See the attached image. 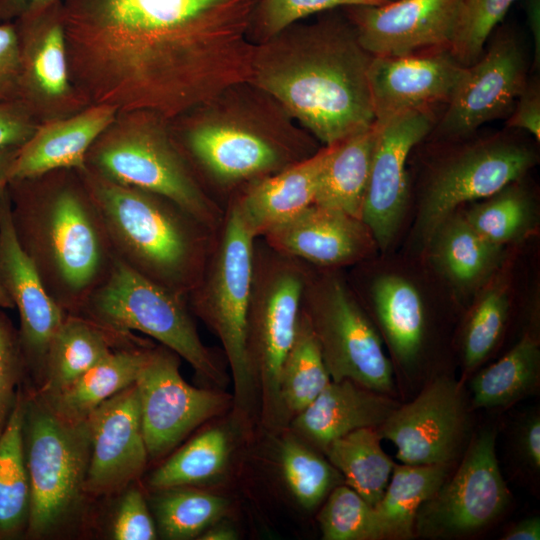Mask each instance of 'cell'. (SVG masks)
I'll list each match as a JSON object with an SVG mask.
<instances>
[{
  "instance_id": "6da1fadb",
  "label": "cell",
  "mask_w": 540,
  "mask_h": 540,
  "mask_svg": "<svg viewBox=\"0 0 540 540\" xmlns=\"http://www.w3.org/2000/svg\"><path fill=\"white\" fill-rule=\"evenodd\" d=\"M257 0H63L70 77L90 105L171 120L249 81Z\"/></svg>"
},
{
  "instance_id": "7a4b0ae2",
  "label": "cell",
  "mask_w": 540,
  "mask_h": 540,
  "mask_svg": "<svg viewBox=\"0 0 540 540\" xmlns=\"http://www.w3.org/2000/svg\"><path fill=\"white\" fill-rule=\"evenodd\" d=\"M334 11L256 44L249 80L323 146L375 123L368 82L373 56L345 14Z\"/></svg>"
},
{
  "instance_id": "3957f363",
  "label": "cell",
  "mask_w": 540,
  "mask_h": 540,
  "mask_svg": "<svg viewBox=\"0 0 540 540\" xmlns=\"http://www.w3.org/2000/svg\"><path fill=\"white\" fill-rule=\"evenodd\" d=\"M169 125L203 187L224 207L246 185L320 148L274 98L249 81L224 89Z\"/></svg>"
},
{
  "instance_id": "277c9868",
  "label": "cell",
  "mask_w": 540,
  "mask_h": 540,
  "mask_svg": "<svg viewBox=\"0 0 540 540\" xmlns=\"http://www.w3.org/2000/svg\"><path fill=\"white\" fill-rule=\"evenodd\" d=\"M7 190L16 239L54 301L81 314L115 254L78 170L12 179Z\"/></svg>"
},
{
  "instance_id": "5b68a950",
  "label": "cell",
  "mask_w": 540,
  "mask_h": 540,
  "mask_svg": "<svg viewBox=\"0 0 540 540\" xmlns=\"http://www.w3.org/2000/svg\"><path fill=\"white\" fill-rule=\"evenodd\" d=\"M93 198L115 256L187 299L199 283L217 233L156 193L78 170Z\"/></svg>"
},
{
  "instance_id": "8992f818",
  "label": "cell",
  "mask_w": 540,
  "mask_h": 540,
  "mask_svg": "<svg viewBox=\"0 0 540 540\" xmlns=\"http://www.w3.org/2000/svg\"><path fill=\"white\" fill-rule=\"evenodd\" d=\"M85 168L114 183L168 198L215 233L223 223L225 207L197 178L173 138L169 120L155 112L118 111L89 148Z\"/></svg>"
},
{
  "instance_id": "52a82bcc",
  "label": "cell",
  "mask_w": 540,
  "mask_h": 540,
  "mask_svg": "<svg viewBox=\"0 0 540 540\" xmlns=\"http://www.w3.org/2000/svg\"><path fill=\"white\" fill-rule=\"evenodd\" d=\"M307 271L308 264L275 251L260 237L255 239L246 350L261 399L262 421L269 428L286 425L280 372L295 336Z\"/></svg>"
},
{
  "instance_id": "ba28073f",
  "label": "cell",
  "mask_w": 540,
  "mask_h": 540,
  "mask_svg": "<svg viewBox=\"0 0 540 540\" xmlns=\"http://www.w3.org/2000/svg\"><path fill=\"white\" fill-rule=\"evenodd\" d=\"M23 441L31 490L25 535L42 538L67 524L86 494L88 419L65 420L40 393H24Z\"/></svg>"
},
{
  "instance_id": "9c48e42d",
  "label": "cell",
  "mask_w": 540,
  "mask_h": 540,
  "mask_svg": "<svg viewBox=\"0 0 540 540\" xmlns=\"http://www.w3.org/2000/svg\"><path fill=\"white\" fill-rule=\"evenodd\" d=\"M255 239L228 202L203 275L187 297L192 312L220 340L233 378L236 407L246 413L258 397L246 350Z\"/></svg>"
},
{
  "instance_id": "30bf717a",
  "label": "cell",
  "mask_w": 540,
  "mask_h": 540,
  "mask_svg": "<svg viewBox=\"0 0 540 540\" xmlns=\"http://www.w3.org/2000/svg\"><path fill=\"white\" fill-rule=\"evenodd\" d=\"M187 299L136 272L116 256L106 279L88 298L83 315L105 329L142 332L186 360L198 376L222 386L226 374L204 345Z\"/></svg>"
},
{
  "instance_id": "8fae6325",
  "label": "cell",
  "mask_w": 540,
  "mask_h": 540,
  "mask_svg": "<svg viewBox=\"0 0 540 540\" xmlns=\"http://www.w3.org/2000/svg\"><path fill=\"white\" fill-rule=\"evenodd\" d=\"M331 381L351 380L389 394L393 369L374 326L344 281L309 268L301 300Z\"/></svg>"
},
{
  "instance_id": "7c38bea8",
  "label": "cell",
  "mask_w": 540,
  "mask_h": 540,
  "mask_svg": "<svg viewBox=\"0 0 540 540\" xmlns=\"http://www.w3.org/2000/svg\"><path fill=\"white\" fill-rule=\"evenodd\" d=\"M535 163L534 150L507 135L479 140L444 159L430 174L422 195L417 229L423 241L429 243L460 205L520 180Z\"/></svg>"
},
{
  "instance_id": "4fadbf2b",
  "label": "cell",
  "mask_w": 540,
  "mask_h": 540,
  "mask_svg": "<svg viewBox=\"0 0 540 540\" xmlns=\"http://www.w3.org/2000/svg\"><path fill=\"white\" fill-rule=\"evenodd\" d=\"M495 442L491 429L472 440L454 475L419 508L415 532L429 538L465 535L505 511L511 494L500 471Z\"/></svg>"
},
{
  "instance_id": "5bb4252c",
  "label": "cell",
  "mask_w": 540,
  "mask_h": 540,
  "mask_svg": "<svg viewBox=\"0 0 540 540\" xmlns=\"http://www.w3.org/2000/svg\"><path fill=\"white\" fill-rule=\"evenodd\" d=\"M13 22L19 49L18 100L33 117L43 123L88 107L70 77L63 1L32 10Z\"/></svg>"
},
{
  "instance_id": "9a60e30c",
  "label": "cell",
  "mask_w": 540,
  "mask_h": 540,
  "mask_svg": "<svg viewBox=\"0 0 540 540\" xmlns=\"http://www.w3.org/2000/svg\"><path fill=\"white\" fill-rule=\"evenodd\" d=\"M179 356L163 345L150 348L135 385L149 459H157L190 432L221 413L231 397L188 384Z\"/></svg>"
},
{
  "instance_id": "2e32d148",
  "label": "cell",
  "mask_w": 540,
  "mask_h": 540,
  "mask_svg": "<svg viewBox=\"0 0 540 540\" xmlns=\"http://www.w3.org/2000/svg\"><path fill=\"white\" fill-rule=\"evenodd\" d=\"M528 82L525 47L512 30L495 34L486 52L463 75L432 131L445 139L463 138L488 121L511 114Z\"/></svg>"
},
{
  "instance_id": "e0dca14e",
  "label": "cell",
  "mask_w": 540,
  "mask_h": 540,
  "mask_svg": "<svg viewBox=\"0 0 540 540\" xmlns=\"http://www.w3.org/2000/svg\"><path fill=\"white\" fill-rule=\"evenodd\" d=\"M468 427L461 385L438 377L411 402L398 406L377 432L392 442L402 463L450 464L458 455Z\"/></svg>"
},
{
  "instance_id": "ac0fdd59",
  "label": "cell",
  "mask_w": 540,
  "mask_h": 540,
  "mask_svg": "<svg viewBox=\"0 0 540 540\" xmlns=\"http://www.w3.org/2000/svg\"><path fill=\"white\" fill-rule=\"evenodd\" d=\"M432 108L407 111L376 122V141L361 220L375 244L385 251L402 223L408 201L406 163L409 153L432 132Z\"/></svg>"
},
{
  "instance_id": "d6986e66",
  "label": "cell",
  "mask_w": 540,
  "mask_h": 540,
  "mask_svg": "<svg viewBox=\"0 0 540 540\" xmlns=\"http://www.w3.org/2000/svg\"><path fill=\"white\" fill-rule=\"evenodd\" d=\"M460 0H395L344 8L360 45L372 56H405L449 49Z\"/></svg>"
},
{
  "instance_id": "ffe728a7",
  "label": "cell",
  "mask_w": 540,
  "mask_h": 540,
  "mask_svg": "<svg viewBox=\"0 0 540 540\" xmlns=\"http://www.w3.org/2000/svg\"><path fill=\"white\" fill-rule=\"evenodd\" d=\"M88 423L85 492L93 496L118 492L141 475L149 459L135 383L98 406Z\"/></svg>"
},
{
  "instance_id": "44dd1931",
  "label": "cell",
  "mask_w": 540,
  "mask_h": 540,
  "mask_svg": "<svg viewBox=\"0 0 540 540\" xmlns=\"http://www.w3.org/2000/svg\"><path fill=\"white\" fill-rule=\"evenodd\" d=\"M0 283L19 314L27 373L40 375L49 343L67 313L50 296L16 239L7 187L0 193Z\"/></svg>"
},
{
  "instance_id": "7402d4cb",
  "label": "cell",
  "mask_w": 540,
  "mask_h": 540,
  "mask_svg": "<svg viewBox=\"0 0 540 540\" xmlns=\"http://www.w3.org/2000/svg\"><path fill=\"white\" fill-rule=\"evenodd\" d=\"M465 66L449 49L405 56H373L368 82L376 122L411 110L448 103Z\"/></svg>"
},
{
  "instance_id": "603a6c76",
  "label": "cell",
  "mask_w": 540,
  "mask_h": 540,
  "mask_svg": "<svg viewBox=\"0 0 540 540\" xmlns=\"http://www.w3.org/2000/svg\"><path fill=\"white\" fill-rule=\"evenodd\" d=\"M260 238L283 255L326 268L358 262L376 246L361 219L317 204L309 205Z\"/></svg>"
},
{
  "instance_id": "cb8c5ba5",
  "label": "cell",
  "mask_w": 540,
  "mask_h": 540,
  "mask_svg": "<svg viewBox=\"0 0 540 540\" xmlns=\"http://www.w3.org/2000/svg\"><path fill=\"white\" fill-rule=\"evenodd\" d=\"M333 149L334 144L320 147L312 156L253 181L230 197L228 202L236 207L255 238L313 204Z\"/></svg>"
},
{
  "instance_id": "d4e9b609",
  "label": "cell",
  "mask_w": 540,
  "mask_h": 540,
  "mask_svg": "<svg viewBox=\"0 0 540 540\" xmlns=\"http://www.w3.org/2000/svg\"><path fill=\"white\" fill-rule=\"evenodd\" d=\"M398 406L387 394L351 380L330 381L290 424L300 439L324 451L351 431L378 428Z\"/></svg>"
},
{
  "instance_id": "484cf974",
  "label": "cell",
  "mask_w": 540,
  "mask_h": 540,
  "mask_svg": "<svg viewBox=\"0 0 540 540\" xmlns=\"http://www.w3.org/2000/svg\"><path fill=\"white\" fill-rule=\"evenodd\" d=\"M117 112L113 106L96 104L74 115L40 123L33 136L19 149L10 180L57 169H84L89 148Z\"/></svg>"
},
{
  "instance_id": "4316f807",
  "label": "cell",
  "mask_w": 540,
  "mask_h": 540,
  "mask_svg": "<svg viewBox=\"0 0 540 540\" xmlns=\"http://www.w3.org/2000/svg\"><path fill=\"white\" fill-rule=\"evenodd\" d=\"M150 348L126 347L113 350L64 389L40 395L60 417L81 422L103 402L134 384Z\"/></svg>"
},
{
  "instance_id": "83f0119b",
  "label": "cell",
  "mask_w": 540,
  "mask_h": 540,
  "mask_svg": "<svg viewBox=\"0 0 540 540\" xmlns=\"http://www.w3.org/2000/svg\"><path fill=\"white\" fill-rule=\"evenodd\" d=\"M115 334L93 320L67 313L53 335L44 360L45 384L42 395L64 389L114 349Z\"/></svg>"
},
{
  "instance_id": "f1b7e54d",
  "label": "cell",
  "mask_w": 540,
  "mask_h": 540,
  "mask_svg": "<svg viewBox=\"0 0 540 540\" xmlns=\"http://www.w3.org/2000/svg\"><path fill=\"white\" fill-rule=\"evenodd\" d=\"M375 141L374 123L334 144L313 204L361 219Z\"/></svg>"
},
{
  "instance_id": "f546056e",
  "label": "cell",
  "mask_w": 540,
  "mask_h": 540,
  "mask_svg": "<svg viewBox=\"0 0 540 540\" xmlns=\"http://www.w3.org/2000/svg\"><path fill=\"white\" fill-rule=\"evenodd\" d=\"M429 243L438 268L456 285L474 287L496 269L503 246L477 233L463 215L452 214L436 230Z\"/></svg>"
},
{
  "instance_id": "4dcf8cb0",
  "label": "cell",
  "mask_w": 540,
  "mask_h": 540,
  "mask_svg": "<svg viewBox=\"0 0 540 540\" xmlns=\"http://www.w3.org/2000/svg\"><path fill=\"white\" fill-rule=\"evenodd\" d=\"M449 464L394 465L389 483L374 506L382 539H409L416 515L447 479Z\"/></svg>"
},
{
  "instance_id": "1f68e13d",
  "label": "cell",
  "mask_w": 540,
  "mask_h": 540,
  "mask_svg": "<svg viewBox=\"0 0 540 540\" xmlns=\"http://www.w3.org/2000/svg\"><path fill=\"white\" fill-rule=\"evenodd\" d=\"M372 299L379 323L397 359L412 363L418 356L425 335V310L416 287L395 274L377 277Z\"/></svg>"
},
{
  "instance_id": "d6a6232c",
  "label": "cell",
  "mask_w": 540,
  "mask_h": 540,
  "mask_svg": "<svg viewBox=\"0 0 540 540\" xmlns=\"http://www.w3.org/2000/svg\"><path fill=\"white\" fill-rule=\"evenodd\" d=\"M24 392L0 435V540L25 535L31 490L23 441Z\"/></svg>"
},
{
  "instance_id": "836d02e7",
  "label": "cell",
  "mask_w": 540,
  "mask_h": 540,
  "mask_svg": "<svg viewBox=\"0 0 540 540\" xmlns=\"http://www.w3.org/2000/svg\"><path fill=\"white\" fill-rule=\"evenodd\" d=\"M381 440L377 428L365 427L335 439L324 450L346 485L373 507L382 498L395 465L382 450Z\"/></svg>"
},
{
  "instance_id": "e575fe53",
  "label": "cell",
  "mask_w": 540,
  "mask_h": 540,
  "mask_svg": "<svg viewBox=\"0 0 540 540\" xmlns=\"http://www.w3.org/2000/svg\"><path fill=\"white\" fill-rule=\"evenodd\" d=\"M539 372V345L526 335L501 359L472 379V403L478 408L509 406L536 389Z\"/></svg>"
},
{
  "instance_id": "d590c367",
  "label": "cell",
  "mask_w": 540,
  "mask_h": 540,
  "mask_svg": "<svg viewBox=\"0 0 540 540\" xmlns=\"http://www.w3.org/2000/svg\"><path fill=\"white\" fill-rule=\"evenodd\" d=\"M330 381L317 339L300 309L295 336L280 372V401L285 424L304 410Z\"/></svg>"
},
{
  "instance_id": "8d00e7d4",
  "label": "cell",
  "mask_w": 540,
  "mask_h": 540,
  "mask_svg": "<svg viewBox=\"0 0 540 540\" xmlns=\"http://www.w3.org/2000/svg\"><path fill=\"white\" fill-rule=\"evenodd\" d=\"M230 453L227 432L210 428L194 437L158 467L149 478L157 490L203 484L225 469Z\"/></svg>"
},
{
  "instance_id": "74e56055",
  "label": "cell",
  "mask_w": 540,
  "mask_h": 540,
  "mask_svg": "<svg viewBox=\"0 0 540 540\" xmlns=\"http://www.w3.org/2000/svg\"><path fill=\"white\" fill-rule=\"evenodd\" d=\"M484 199L463 216L488 241L504 246L520 241L533 229L535 206L520 180Z\"/></svg>"
},
{
  "instance_id": "f35d334b",
  "label": "cell",
  "mask_w": 540,
  "mask_h": 540,
  "mask_svg": "<svg viewBox=\"0 0 540 540\" xmlns=\"http://www.w3.org/2000/svg\"><path fill=\"white\" fill-rule=\"evenodd\" d=\"M154 508L160 534L170 540L200 536L226 513L228 501L207 492L176 487L160 490Z\"/></svg>"
},
{
  "instance_id": "ab89813d",
  "label": "cell",
  "mask_w": 540,
  "mask_h": 540,
  "mask_svg": "<svg viewBox=\"0 0 540 540\" xmlns=\"http://www.w3.org/2000/svg\"><path fill=\"white\" fill-rule=\"evenodd\" d=\"M280 459L289 489L306 509L317 507L339 482L338 471L301 439L285 438Z\"/></svg>"
},
{
  "instance_id": "60d3db41",
  "label": "cell",
  "mask_w": 540,
  "mask_h": 540,
  "mask_svg": "<svg viewBox=\"0 0 540 540\" xmlns=\"http://www.w3.org/2000/svg\"><path fill=\"white\" fill-rule=\"evenodd\" d=\"M324 540H380L374 507L348 485L335 486L318 515Z\"/></svg>"
},
{
  "instance_id": "b9f144b4",
  "label": "cell",
  "mask_w": 540,
  "mask_h": 540,
  "mask_svg": "<svg viewBox=\"0 0 540 540\" xmlns=\"http://www.w3.org/2000/svg\"><path fill=\"white\" fill-rule=\"evenodd\" d=\"M384 0H257L252 12L248 37L256 45L286 27L322 12L351 6H377Z\"/></svg>"
},
{
  "instance_id": "7bdbcfd3",
  "label": "cell",
  "mask_w": 540,
  "mask_h": 540,
  "mask_svg": "<svg viewBox=\"0 0 540 540\" xmlns=\"http://www.w3.org/2000/svg\"><path fill=\"white\" fill-rule=\"evenodd\" d=\"M509 299L504 287L494 286L477 301L463 337L464 363L468 369L479 365L499 341L507 320Z\"/></svg>"
},
{
  "instance_id": "ee69618b",
  "label": "cell",
  "mask_w": 540,
  "mask_h": 540,
  "mask_svg": "<svg viewBox=\"0 0 540 540\" xmlns=\"http://www.w3.org/2000/svg\"><path fill=\"white\" fill-rule=\"evenodd\" d=\"M516 0H460L456 33L450 51L467 67L484 52L493 31Z\"/></svg>"
},
{
  "instance_id": "f6af8a7d",
  "label": "cell",
  "mask_w": 540,
  "mask_h": 540,
  "mask_svg": "<svg viewBox=\"0 0 540 540\" xmlns=\"http://www.w3.org/2000/svg\"><path fill=\"white\" fill-rule=\"evenodd\" d=\"M26 374L18 329L0 308V435L13 412Z\"/></svg>"
},
{
  "instance_id": "bcb514c9",
  "label": "cell",
  "mask_w": 540,
  "mask_h": 540,
  "mask_svg": "<svg viewBox=\"0 0 540 540\" xmlns=\"http://www.w3.org/2000/svg\"><path fill=\"white\" fill-rule=\"evenodd\" d=\"M112 537L116 540L157 538L153 518L140 490L129 489L121 498L112 523Z\"/></svg>"
},
{
  "instance_id": "7dc6e473",
  "label": "cell",
  "mask_w": 540,
  "mask_h": 540,
  "mask_svg": "<svg viewBox=\"0 0 540 540\" xmlns=\"http://www.w3.org/2000/svg\"><path fill=\"white\" fill-rule=\"evenodd\" d=\"M39 124L20 100H0V149L21 148Z\"/></svg>"
},
{
  "instance_id": "c3c4849f",
  "label": "cell",
  "mask_w": 540,
  "mask_h": 540,
  "mask_svg": "<svg viewBox=\"0 0 540 540\" xmlns=\"http://www.w3.org/2000/svg\"><path fill=\"white\" fill-rule=\"evenodd\" d=\"M19 49L14 22L0 24V100H18Z\"/></svg>"
},
{
  "instance_id": "681fc988",
  "label": "cell",
  "mask_w": 540,
  "mask_h": 540,
  "mask_svg": "<svg viewBox=\"0 0 540 540\" xmlns=\"http://www.w3.org/2000/svg\"><path fill=\"white\" fill-rule=\"evenodd\" d=\"M509 116L508 127L529 132L540 140V89L536 79H528Z\"/></svg>"
},
{
  "instance_id": "f907efd6",
  "label": "cell",
  "mask_w": 540,
  "mask_h": 540,
  "mask_svg": "<svg viewBox=\"0 0 540 540\" xmlns=\"http://www.w3.org/2000/svg\"><path fill=\"white\" fill-rule=\"evenodd\" d=\"M517 448L522 459L534 470L540 467V418L532 414L525 418L517 433Z\"/></svg>"
},
{
  "instance_id": "816d5d0a",
  "label": "cell",
  "mask_w": 540,
  "mask_h": 540,
  "mask_svg": "<svg viewBox=\"0 0 540 540\" xmlns=\"http://www.w3.org/2000/svg\"><path fill=\"white\" fill-rule=\"evenodd\" d=\"M63 0H0V24L13 22L37 8Z\"/></svg>"
},
{
  "instance_id": "f5cc1de1",
  "label": "cell",
  "mask_w": 540,
  "mask_h": 540,
  "mask_svg": "<svg viewBox=\"0 0 540 540\" xmlns=\"http://www.w3.org/2000/svg\"><path fill=\"white\" fill-rule=\"evenodd\" d=\"M527 22L533 41V66L540 64V0H527Z\"/></svg>"
},
{
  "instance_id": "db71d44e",
  "label": "cell",
  "mask_w": 540,
  "mask_h": 540,
  "mask_svg": "<svg viewBox=\"0 0 540 540\" xmlns=\"http://www.w3.org/2000/svg\"><path fill=\"white\" fill-rule=\"evenodd\" d=\"M502 539L504 540H539L540 539V519L539 517H529L523 519L510 527Z\"/></svg>"
},
{
  "instance_id": "11a10c76",
  "label": "cell",
  "mask_w": 540,
  "mask_h": 540,
  "mask_svg": "<svg viewBox=\"0 0 540 540\" xmlns=\"http://www.w3.org/2000/svg\"><path fill=\"white\" fill-rule=\"evenodd\" d=\"M19 149H0V193L8 185Z\"/></svg>"
},
{
  "instance_id": "9f6ffc18",
  "label": "cell",
  "mask_w": 540,
  "mask_h": 540,
  "mask_svg": "<svg viewBox=\"0 0 540 540\" xmlns=\"http://www.w3.org/2000/svg\"><path fill=\"white\" fill-rule=\"evenodd\" d=\"M238 535L233 527L225 523H214L199 537L200 540H235Z\"/></svg>"
},
{
  "instance_id": "6f0895ef",
  "label": "cell",
  "mask_w": 540,
  "mask_h": 540,
  "mask_svg": "<svg viewBox=\"0 0 540 540\" xmlns=\"http://www.w3.org/2000/svg\"><path fill=\"white\" fill-rule=\"evenodd\" d=\"M0 308L14 309V305L0 283Z\"/></svg>"
},
{
  "instance_id": "680465c9",
  "label": "cell",
  "mask_w": 540,
  "mask_h": 540,
  "mask_svg": "<svg viewBox=\"0 0 540 540\" xmlns=\"http://www.w3.org/2000/svg\"><path fill=\"white\" fill-rule=\"evenodd\" d=\"M384 1L391 2V1H395V0H384Z\"/></svg>"
}]
</instances>
